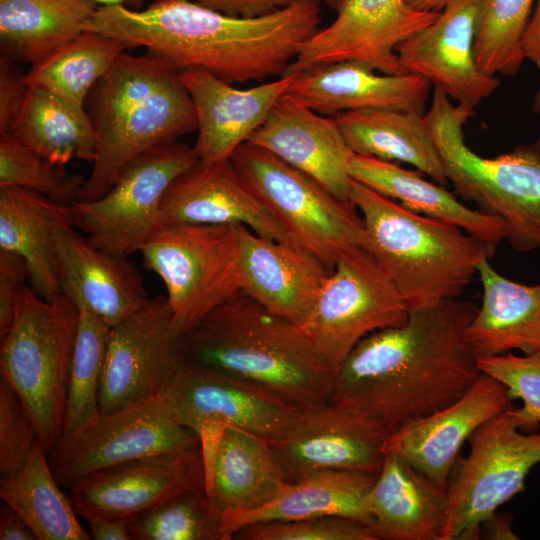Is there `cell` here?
<instances>
[{
    "label": "cell",
    "mask_w": 540,
    "mask_h": 540,
    "mask_svg": "<svg viewBox=\"0 0 540 540\" xmlns=\"http://www.w3.org/2000/svg\"><path fill=\"white\" fill-rule=\"evenodd\" d=\"M478 307L459 298L409 309L406 323L362 339L335 373L331 402L388 433L460 399L481 375L467 329Z\"/></svg>",
    "instance_id": "6da1fadb"
},
{
    "label": "cell",
    "mask_w": 540,
    "mask_h": 540,
    "mask_svg": "<svg viewBox=\"0 0 540 540\" xmlns=\"http://www.w3.org/2000/svg\"><path fill=\"white\" fill-rule=\"evenodd\" d=\"M320 23V0H296L257 17L227 15L192 0H155L140 10L99 6L86 30L143 47L178 72L201 69L234 84L284 76Z\"/></svg>",
    "instance_id": "7a4b0ae2"
},
{
    "label": "cell",
    "mask_w": 540,
    "mask_h": 540,
    "mask_svg": "<svg viewBox=\"0 0 540 540\" xmlns=\"http://www.w3.org/2000/svg\"><path fill=\"white\" fill-rule=\"evenodd\" d=\"M185 357L296 408L331 400L335 373L300 327L242 292L183 334Z\"/></svg>",
    "instance_id": "3957f363"
},
{
    "label": "cell",
    "mask_w": 540,
    "mask_h": 540,
    "mask_svg": "<svg viewBox=\"0 0 540 540\" xmlns=\"http://www.w3.org/2000/svg\"><path fill=\"white\" fill-rule=\"evenodd\" d=\"M85 109L98 150L79 201L102 197L142 154L197 130L195 107L179 72L150 53L123 52L93 86Z\"/></svg>",
    "instance_id": "277c9868"
},
{
    "label": "cell",
    "mask_w": 540,
    "mask_h": 540,
    "mask_svg": "<svg viewBox=\"0 0 540 540\" xmlns=\"http://www.w3.org/2000/svg\"><path fill=\"white\" fill-rule=\"evenodd\" d=\"M349 201L364 225L363 248L409 309L459 298L488 248L461 228L418 213L352 179Z\"/></svg>",
    "instance_id": "5b68a950"
},
{
    "label": "cell",
    "mask_w": 540,
    "mask_h": 540,
    "mask_svg": "<svg viewBox=\"0 0 540 540\" xmlns=\"http://www.w3.org/2000/svg\"><path fill=\"white\" fill-rule=\"evenodd\" d=\"M474 108L434 88L425 114L448 182L464 200L498 218L506 240L520 252L540 249V139L493 158L478 155L464 138Z\"/></svg>",
    "instance_id": "8992f818"
},
{
    "label": "cell",
    "mask_w": 540,
    "mask_h": 540,
    "mask_svg": "<svg viewBox=\"0 0 540 540\" xmlns=\"http://www.w3.org/2000/svg\"><path fill=\"white\" fill-rule=\"evenodd\" d=\"M79 316L64 294L46 300L27 286L1 338L0 377L21 397L48 453L63 433Z\"/></svg>",
    "instance_id": "52a82bcc"
},
{
    "label": "cell",
    "mask_w": 540,
    "mask_h": 540,
    "mask_svg": "<svg viewBox=\"0 0 540 540\" xmlns=\"http://www.w3.org/2000/svg\"><path fill=\"white\" fill-rule=\"evenodd\" d=\"M230 161L297 244L329 270L344 253L363 247V220L350 201L340 200L312 177L248 142Z\"/></svg>",
    "instance_id": "ba28073f"
},
{
    "label": "cell",
    "mask_w": 540,
    "mask_h": 540,
    "mask_svg": "<svg viewBox=\"0 0 540 540\" xmlns=\"http://www.w3.org/2000/svg\"><path fill=\"white\" fill-rule=\"evenodd\" d=\"M140 253L183 334L243 292L236 225H163Z\"/></svg>",
    "instance_id": "9c48e42d"
},
{
    "label": "cell",
    "mask_w": 540,
    "mask_h": 540,
    "mask_svg": "<svg viewBox=\"0 0 540 540\" xmlns=\"http://www.w3.org/2000/svg\"><path fill=\"white\" fill-rule=\"evenodd\" d=\"M468 441L469 454H459L450 473L441 540L478 539L481 524L524 489L540 462V433L521 432L510 408L484 422Z\"/></svg>",
    "instance_id": "30bf717a"
},
{
    "label": "cell",
    "mask_w": 540,
    "mask_h": 540,
    "mask_svg": "<svg viewBox=\"0 0 540 540\" xmlns=\"http://www.w3.org/2000/svg\"><path fill=\"white\" fill-rule=\"evenodd\" d=\"M409 307L390 278L363 247L344 253L298 326L336 373L368 335L406 323Z\"/></svg>",
    "instance_id": "8fae6325"
},
{
    "label": "cell",
    "mask_w": 540,
    "mask_h": 540,
    "mask_svg": "<svg viewBox=\"0 0 540 540\" xmlns=\"http://www.w3.org/2000/svg\"><path fill=\"white\" fill-rule=\"evenodd\" d=\"M199 163L193 147L173 141L133 161L102 197L75 201L73 225L94 247L129 258L162 226L160 205L171 183Z\"/></svg>",
    "instance_id": "7c38bea8"
},
{
    "label": "cell",
    "mask_w": 540,
    "mask_h": 540,
    "mask_svg": "<svg viewBox=\"0 0 540 540\" xmlns=\"http://www.w3.org/2000/svg\"><path fill=\"white\" fill-rule=\"evenodd\" d=\"M201 443L199 436L176 423L157 394L110 412H101L48 453L61 486L131 460L184 450Z\"/></svg>",
    "instance_id": "4fadbf2b"
},
{
    "label": "cell",
    "mask_w": 540,
    "mask_h": 540,
    "mask_svg": "<svg viewBox=\"0 0 540 540\" xmlns=\"http://www.w3.org/2000/svg\"><path fill=\"white\" fill-rule=\"evenodd\" d=\"M158 395L179 425L196 433L206 469L227 426L267 438L277 434L296 407L277 396L184 357Z\"/></svg>",
    "instance_id": "5bb4252c"
},
{
    "label": "cell",
    "mask_w": 540,
    "mask_h": 540,
    "mask_svg": "<svg viewBox=\"0 0 540 540\" xmlns=\"http://www.w3.org/2000/svg\"><path fill=\"white\" fill-rule=\"evenodd\" d=\"M388 431L360 411L331 401L296 408L268 438L288 483L327 470L378 474Z\"/></svg>",
    "instance_id": "9a60e30c"
},
{
    "label": "cell",
    "mask_w": 540,
    "mask_h": 540,
    "mask_svg": "<svg viewBox=\"0 0 540 540\" xmlns=\"http://www.w3.org/2000/svg\"><path fill=\"white\" fill-rule=\"evenodd\" d=\"M184 357L183 332L166 296L149 298L110 328L99 411L157 395Z\"/></svg>",
    "instance_id": "2e32d148"
},
{
    "label": "cell",
    "mask_w": 540,
    "mask_h": 540,
    "mask_svg": "<svg viewBox=\"0 0 540 540\" xmlns=\"http://www.w3.org/2000/svg\"><path fill=\"white\" fill-rule=\"evenodd\" d=\"M439 13L415 9L406 0H344L335 20L300 47L286 74L341 60L360 61L384 74H407L397 46Z\"/></svg>",
    "instance_id": "e0dca14e"
},
{
    "label": "cell",
    "mask_w": 540,
    "mask_h": 540,
    "mask_svg": "<svg viewBox=\"0 0 540 540\" xmlns=\"http://www.w3.org/2000/svg\"><path fill=\"white\" fill-rule=\"evenodd\" d=\"M206 482L199 443L89 474L70 486V499L83 518L98 514L128 521L179 493L206 488Z\"/></svg>",
    "instance_id": "ac0fdd59"
},
{
    "label": "cell",
    "mask_w": 540,
    "mask_h": 540,
    "mask_svg": "<svg viewBox=\"0 0 540 540\" xmlns=\"http://www.w3.org/2000/svg\"><path fill=\"white\" fill-rule=\"evenodd\" d=\"M483 0H452L434 22L396 48L407 74L421 76L457 103L475 107L499 87L475 58Z\"/></svg>",
    "instance_id": "d6986e66"
},
{
    "label": "cell",
    "mask_w": 540,
    "mask_h": 540,
    "mask_svg": "<svg viewBox=\"0 0 540 540\" xmlns=\"http://www.w3.org/2000/svg\"><path fill=\"white\" fill-rule=\"evenodd\" d=\"M507 388L482 373L457 401L389 433L383 452L395 453L437 484L447 487L465 441L484 422L511 407Z\"/></svg>",
    "instance_id": "ffe728a7"
},
{
    "label": "cell",
    "mask_w": 540,
    "mask_h": 540,
    "mask_svg": "<svg viewBox=\"0 0 540 540\" xmlns=\"http://www.w3.org/2000/svg\"><path fill=\"white\" fill-rule=\"evenodd\" d=\"M160 219L162 226L242 224L261 237L301 248L230 160L198 163L177 177L162 198Z\"/></svg>",
    "instance_id": "44dd1931"
},
{
    "label": "cell",
    "mask_w": 540,
    "mask_h": 540,
    "mask_svg": "<svg viewBox=\"0 0 540 540\" xmlns=\"http://www.w3.org/2000/svg\"><path fill=\"white\" fill-rule=\"evenodd\" d=\"M246 142L312 177L340 200L349 201V166L355 153L335 116L317 113L283 94Z\"/></svg>",
    "instance_id": "7402d4cb"
},
{
    "label": "cell",
    "mask_w": 540,
    "mask_h": 540,
    "mask_svg": "<svg viewBox=\"0 0 540 540\" xmlns=\"http://www.w3.org/2000/svg\"><path fill=\"white\" fill-rule=\"evenodd\" d=\"M296 73L248 89L235 88L201 69L179 71L197 117L194 151L201 164L230 160L262 124L276 101L287 91Z\"/></svg>",
    "instance_id": "603a6c76"
},
{
    "label": "cell",
    "mask_w": 540,
    "mask_h": 540,
    "mask_svg": "<svg viewBox=\"0 0 540 540\" xmlns=\"http://www.w3.org/2000/svg\"><path fill=\"white\" fill-rule=\"evenodd\" d=\"M355 60L318 64L296 73L285 94L325 116L363 109H403L424 114L431 83L414 74H378Z\"/></svg>",
    "instance_id": "cb8c5ba5"
},
{
    "label": "cell",
    "mask_w": 540,
    "mask_h": 540,
    "mask_svg": "<svg viewBox=\"0 0 540 540\" xmlns=\"http://www.w3.org/2000/svg\"><path fill=\"white\" fill-rule=\"evenodd\" d=\"M236 230L243 292L301 324L332 271L302 248L261 237L242 224Z\"/></svg>",
    "instance_id": "d4e9b609"
},
{
    "label": "cell",
    "mask_w": 540,
    "mask_h": 540,
    "mask_svg": "<svg viewBox=\"0 0 540 540\" xmlns=\"http://www.w3.org/2000/svg\"><path fill=\"white\" fill-rule=\"evenodd\" d=\"M55 245L61 293L110 327L149 299L141 275L128 258L94 247L74 226L59 227Z\"/></svg>",
    "instance_id": "484cf974"
},
{
    "label": "cell",
    "mask_w": 540,
    "mask_h": 540,
    "mask_svg": "<svg viewBox=\"0 0 540 540\" xmlns=\"http://www.w3.org/2000/svg\"><path fill=\"white\" fill-rule=\"evenodd\" d=\"M447 504V487L390 452L367 497L377 540H441Z\"/></svg>",
    "instance_id": "4316f807"
},
{
    "label": "cell",
    "mask_w": 540,
    "mask_h": 540,
    "mask_svg": "<svg viewBox=\"0 0 540 540\" xmlns=\"http://www.w3.org/2000/svg\"><path fill=\"white\" fill-rule=\"evenodd\" d=\"M206 484L208 495L226 517L266 505L288 482L267 437L227 426L219 438Z\"/></svg>",
    "instance_id": "83f0119b"
},
{
    "label": "cell",
    "mask_w": 540,
    "mask_h": 540,
    "mask_svg": "<svg viewBox=\"0 0 540 540\" xmlns=\"http://www.w3.org/2000/svg\"><path fill=\"white\" fill-rule=\"evenodd\" d=\"M351 178L395 200L405 208L461 228L482 242L493 257L506 239L504 224L496 217L464 205L442 185L423 178L420 171L405 169L394 162L354 154Z\"/></svg>",
    "instance_id": "f1b7e54d"
},
{
    "label": "cell",
    "mask_w": 540,
    "mask_h": 540,
    "mask_svg": "<svg viewBox=\"0 0 540 540\" xmlns=\"http://www.w3.org/2000/svg\"><path fill=\"white\" fill-rule=\"evenodd\" d=\"M74 226L71 205L22 188L0 187V249L21 256L33 291L46 300L61 294L55 232Z\"/></svg>",
    "instance_id": "f546056e"
},
{
    "label": "cell",
    "mask_w": 540,
    "mask_h": 540,
    "mask_svg": "<svg viewBox=\"0 0 540 540\" xmlns=\"http://www.w3.org/2000/svg\"><path fill=\"white\" fill-rule=\"evenodd\" d=\"M482 304L467 329L477 357L540 350V282L526 285L501 275L484 258L477 270Z\"/></svg>",
    "instance_id": "4dcf8cb0"
},
{
    "label": "cell",
    "mask_w": 540,
    "mask_h": 540,
    "mask_svg": "<svg viewBox=\"0 0 540 540\" xmlns=\"http://www.w3.org/2000/svg\"><path fill=\"white\" fill-rule=\"evenodd\" d=\"M377 474L359 470H327L310 474L285 488L266 505L223 517L229 540L240 528L258 522L319 516H343L372 528L368 493Z\"/></svg>",
    "instance_id": "1f68e13d"
},
{
    "label": "cell",
    "mask_w": 540,
    "mask_h": 540,
    "mask_svg": "<svg viewBox=\"0 0 540 540\" xmlns=\"http://www.w3.org/2000/svg\"><path fill=\"white\" fill-rule=\"evenodd\" d=\"M335 117L355 154L407 163L442 186L448 183L425 114L381 108L347 111Z\"/></svg>",
    "instance_id": "d6a6232c"
},
{
    "label": "cell",
    "mask_w": 540,
    "mask_h": 540,
    "mask_svg": "<svg viewBox=\"0 0 540 540\" xmlns=\"http://www.w3.org/2000/svg\"><path fill=\"white\" fill-rule=\"evenodd\" d=\"M98 7L90 0H2L1 55L32 66L86 31Z\"/></svg>",
    "instance_id": "836d02e7"
},
{
    "label": "cell",
    "mask_w": 540,
    "mask_h": 540,
    "mask_svg": "<svg viewBox=\"0 0 540 540\" xmlns=\"http://www.w3.org/2000/svg\"><path fill=\"white\" fill-rule=\"evenodd\" d=\"M53 164L93 163L98 139L85 106L29 86L21 116L11 133Z\"/></svg>",
    "instance_id": "e575fe53"
},
{
    "label": "cell",
    "mask_w": 540,
    "mask_h": 540,
    "mask_svg": "<svg viewBox=\"0 0 540 540\" xmlns=\"http://www.w3.org/2000/svg\"><path fill=\"white\" fill-rule=\"evenodd\" d=\"M60 486L48 452L39 443L19 472L1 478L0 497L23 518L38 540L91 539Z\"/></svg>",
    "instance_id": "d590c367"
},
{
    "label": "cell",
    "mask_w": 540,
    "mask_h": 540,
    "mask_svg": "<svg viewBox=\"0 0 540 540\" xmlns=\"http://www.w3.org/2000/svg\"><path fill=\"white\" fill-rule=\"evenodd\" d=\"M127 49L120 40L86 30L44 60L30 66L29 86L85 106L93 86Z\"/></svg>",
    "instance_id": "8d00e7d4"
},
{
    "label": "cell",
    "mask_w": 540,
    "mask_h": 540,
    "mask_svg": "<svg viewBox=\"0 0 540 540\" xmlns=\"http://www.w3.org/2000/svg\"><path fill=\"white\" fill-rule=\"evenodd\" d=\"M127 523L132 540H229L206 488L179 493Z\"/></svg>",
    "instance_id": "74e56055"
},
{
    "label": "cell",
    "mask_w": 540,
    "mask_h": 540,
    "mask_svg": "<svg viewBox=\"0 0 540 540\" xmlns=\"http://www.w3.org/2000/svg\"><path fill=\"white\" fill-rule=\"evenodd\" d=\"M110 328L96 314L80 309L62 435L72 433L99 413V390Z\"/></svg>",
    "instance_id": "f35d334b"
},
{
    "label": "cell",
    "mask_w": 540,
    "mask_h": 540,
    "mask_svg": "<svg viewBox=\"0 0 540 540\" xmlns=\"http://www.w3.org/2000/svg\"><path fill=\"white\" fill-rule=\"evenodd\" d=\"M536 0H483L475 58L487 74L514 76L524 61L521 38Z\"/></svg>",
    "instance_id": "ab89813d"
},
{
    "label": "cell",
    "mask_w": 540,
    "mask_h": 540,
    "mask_svg": "<svg viewBox=\"0 0 540 540\" xmlns=\"http://www.w3.org/2000/svg\"><path fill=\"white\" fill-rule=\"evenodd\" d=\"M84 181L46 160L14 135H1L0 187L26 189L70 206L79 199Z\"/></svg>",
    "instance_id": "60d3db41"
},
{
    "label": "cell",
    "mask_w": 540,
    "mask_h": 540,
    "mask_svg": "<svg viewBox=\"0 0 540 540\" xmlns=\"http://www.w3.org/2000/svg\"><path fill=\"white\" fill-rule=\"evenodd\" d=\"M478 368L504 384L511 401H522L521 407H510L520 429L540 424V350L479 357Z\"/></svg>",
    "instance_id": "b9f144b4"
},
{
    "label": "cell",
    "mask_w": 540,
    "mask_h": 540,
    "mask_svg": "<svg viewBox=\"0 0 540 540\" xmlns=\"http://www.w3.org/2000/svg\"><path fill=\"white\" fill-rule=\"evenodd\" d=\"M236 540H377L374 530L358 520L329 515L246 525Z\"/></svg>",
    "instance_id": "7bdbcfd3"
},
{
    "label": "cell",
    "mask_w": 540,
    "mask_h": 540,
    "mask_svg": "<svg viewBox=\"0 0 540 540\" xmlns=\"http://www.w3.org/2000/svg\"><path fill=\"white\" fill-rule=\"evenodd\" d=\"M42 443L36 424L21 397L0 377V476H11L27 463Z\"/></svg>",
    "instance_id": "ee69618b"
},
{
    "label": "cell",
    "mask_w": 540,
    "mask_h": 540,
    "mask_svg": "<svg viewBox=\"0 0 540 540\" xmlns=\"http://www.w3.org/2000/svg\"><path fill=\"white\" fill-rule=\"evenodd\" d=\"M27 282H30V272L24 259L16 253L0 249V338L13 325Z\"/></svg>",
    "instance_id": "f6af8a7d"
},
{
    "label": "cell",
    "mask_w": 540,
    "mask_h": 540,
    "mask_svg": "<svg viewBox=\"0 0 540 540\" xmlns=\"http://www.w3.org/2000/svg\"><path fill=\"white\" fill-rule=\"evenodd\" d=\"M29 85L15 61L0 56V134H11L21 116Z\"/></svg>",
    "instance_id": "bcb514c9"
},
{
    "label": "cell",
    "mask_w": 540,
    "mask_h": 540,
    "mask_svg": "<svg viewBox=\"0 0 540 540\" xmlns=\"http://www.w3.org/2000/svg\"><path fill=\"white\" fill-rule=\"evenodd\" d=\"M212 10L238 17H257L273 13L296 0H192Z\"/></svg>",
    "instance_id": "7dc6e473"
},
{
    "label": "cell",
    "mask_w": 540,
    "mask_h": 540,
    "mask_svg": "<svg viewBox=\"0 0 540 540\" xmlns=\"http://www.w3.org/2000/svg\"><path fill=\"white\" fill-rule=\"evenodd\" d=\"M85 519L94 540H132L126 520L98 514Z\"/></svg>",
    "instance_id": "c3c4849f"
},
{
    "label": "cell",
    "mask_w": 540,
    "mask_h": 540,
    "mask_svg": "<svg viewBox=\"0 0 540 540\" xmlns=\"http://www.w3.org/2000/svg\"><path fill=\"white\" fill-rule=\"evenodd\" d=\"M0 539L38 540L23 518L4 502L0 509Z\"/></svg>",
    "instance_id": "681fc988"
},
{
    "label": "cell",
    "mask_w": 540,
    "mask_h": 540,
    "mask_svg": "<svg viewBox=\"0 0 540 540\" xmlns=\"http://www.w3.org/2000/svg\"><path fill=\"white\" fill-rule=\"evenodd\" d=\"M521 38L524 59L530 60L540 70V0H536Z\"/></svg>",
    "instance_id": "f907efd6"
},
{
    "label": "cell",
    "mask_w": 540,
    "mask_h": 540,
    "mask_svg": "<svg viewBox=\"0 0 540 540\" xmlns=\"http://www.w3.org/2000/svg\"><path fill=\"white\" fill-rule=\"evenodd\" d=\"M512 516L497 511L487 518L480 526L479 536L490 540L518 539L512 529Z\"/></svg>",
    "instance_id": "816d5d0a"
},
{
    "label": "cell",
    "mask_w": 540,
    "mask_h": 540,
    "mask_svg": "<svg viewBox=\"0 0 540 540\" xmlns=\"http://www.w3.org/2000/svg\"><path fill=\"white\" fill-rule=\"evenodd\" d=\"M407 3L421 11H441L452 0H406Z\"/></svg>",
    "instance_id": "f5cc1de1"
},
{
    "label": "cell",
    "mask_w": 540,
    "mask_h": 540,
    "mask_svg": "<svg viewBox=\"0 0 540 540\" xmlns=\"http://www.w3.org/2000/svg\"><path fill=\"white\" fill-rule=\"evenodd\" d=\"M98 6H122L132 10H140L143 8L147 0H90Z\"/></svg>",
    "instance_id": "db71d44e"
},
{
    "label": "cell",
    "mask_w": 540,
    "mask_h": 540,
    "mask_svg": "<svg viewBox=\"0 0 540 540\" xmlns=\"http://www.w3.org/2000/svg\"><path fill=\"white\" fill-rule=\"evenodd\" d=\"M532 110L534 113L540 114V89L536 92L534 96Z\"/></svg>",
    "instance_id": "11a10c76"
},
{
    "label": "cell",
    "mask_w": 540,
    "mask_h": 540,
    "mask_svg": "<svg viewBox=\"0 0 540 540\" xmlns=\"http://www.w3.org/2000/svg\"><path fill=\"white\" fill-rule=\"evenodd\" d=\"M325 3L336 12L340 9L344 0H324Z\"/></svg>",
    "instance_id": "9f6ffc18"
}]
</instances>
